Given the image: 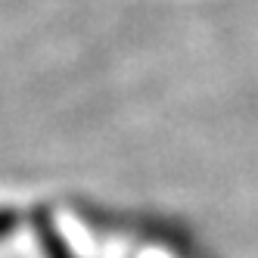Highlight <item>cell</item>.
Here are the masks:
<instances>
[{
	"label": "cell",
	"instance_id": "1",
	"mask_svg": "<svg viewBox=\"0 0 258 258\" xmlns=\"http://www.w3.org/2000/svg\"><path fill=\"white\" fill-rule=\"evenodd\" d=\"M10 227H13L10 215H7V212H0V236H4V233H10Z\"/></svg>",
	"mask_w": 258,
	"mask_h": 258
}]
</instances>
